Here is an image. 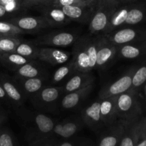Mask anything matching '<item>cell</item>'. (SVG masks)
I'll return each mask as SVG.
<instances>
[{
  "instance_id": "6da1fadb",
  "label": "cell",
  "mask_w": 146,
  "mask_h": 146,
  "mask_svg": "<svg viewBox=\"0 0 146 146\" xmlns=\"http://www.w3.org/2000/svg\"><path fill=\"white\" fill-rule=\"evenodd\" d=\"M119 0H96L95 11L89 21V30L94 35L104 34L113 14L121 7Z\"/></svg>"
},
{
  "instance_id": "7a4b0ae2",
  "label": "cell",
  "mask_w": 146,
  "mask_h": 146,
  "mask_svg": "<svg viewBox=\"0 0 146 146\" xmlns=\"http://www.w3.org/2000/svg\"><path fill=\"white\" fill-rule=\"evenodd\" d=\"M116 111L118 119L133 122L141 118L142 107L138 98V94L128 91L116 96Z\"/></svg>"
},
{
  "instance_id": "3957f363",
  "label": "cell",
  "mask_w": 146,
  "mask_h": 146,
  "mask_svg": "<svg viewBox=\"0 0 146 146\" xmlns=\"http://www.w3.org/2000/svg\"><path fill=\"white\" fill-rule=\"evenodd\" d=\"M105 36L116 46L146 40V27H125L115 30Z\"/></svg>"
},
{
  "instance_id": "277c9868",
  "label": "cell",
  "mask_w": 146,
  "mask_h": 146,
  "mask_svg": "<svg viewBox=\"0 0 146 146\" xmlns=\"http://www.w3.org/2000/svg\"><path fill=\"white\" fill-rule=\"evenodd\" d=\"M137 67L130 68L125 74L113 82L107 84L100 91L99 99H105L113 96H118L129 91L132 84V78Z\"/></svg>"
},
{
  "instance_id": "5b68a950",
  "label": "cell",
  "mask_w": 146,
  "mask_h": 146,
  "mask_svg": "<svg viewBox=\"0 0 146 146\" xmlns=\"http://www.w3.org/2000/svg\"><path fill=\"white\" fill-rule=\"evenodd\" d=\"M117 46L103 34L98 35L96 55V68H104L117 56Z\"/></svg>"
},
{
  "instance_id": "8992f818",
  "label": "cell",
  "mask_w": 146,
  "mask_h": 146,
  "mask_svg": "<svg viewBox=\"0 0 146 146\" xmlns=\"http://www.w3.org/2000/svg\"><path fill=\"white\" fill-rule=\"evenodd\" d=\"M76 40V36L73 33L61 31L48 34L38 37L34 43L38 45L48 46L66 47L74 44Z\"/></svg>"
},
{
  "instance_id": "52a82bcc",
  "label": "cell",
  "mask_w": 146,
  "mask_h": 146,
  "mask_svg": "<svg viewBox=\"0 0 146 146\" xmlns=\"http://www.w3.org/2000/svg\"><path fill=\"white\" fill-rule=\"evenodd\" d=\"M74 44L72 61L76 73L91 72L89 58L86 51V36L79 38Z\"/></svg>"
},
{
  "instance_id": "ba28073f",
  "label": "cell",
  "mask_w": 146,
  "mask_h": 146,
  "mask_svg": "<svg viewBox=\"0 0 146 146\" xmlns=\"http://www.w3.org/2000/svg\"><path fill=\"white\" fill-rule=\"evenodd\" d=\"M9 22L14 24L25 33L38 31L49 27V25L43 17H14L9 20Z\"/></svg>"
},
{
  "instance_id": "9c48e42d",
  "label": "cell",
  "mask_w": 146,
  "mask_h": 146,
  "mask_svg": "<svg viewBox=\"0 0 146 146\" xmlns=\"http://www.w3.org/2000/svg\"><path fill=\"white\" fill-rule=\"evenodd\" d=\"M117 56L125 59L143 60L146 58V40L117 46Z\"/></svg>"
},
{
  "instance_id": "30bf717a",
  "label": "cell",
  "mask_w": 146,
  "mask_h": 146,
  "mask_svg": "<svg viewBox=\"0 0 146 146\" xmlns=\"http://www.w3.org/2000/svg\"><path fill=\"white\" fill-rule=\"evenodd\" d=\"M70 56L71 54L69 52L59 48L43 47L39 48L38 58L44 62L56 66L66 63L69 59Z\"/></svg>"
},
{
  "instance_id": "8fae6325",
  "label": "cell",
  "mask_w": 146,
  "mask_h": 146,
  "mask_svg": "<svg viewBox=\"0 0 146 146\" xmlns=\"http://www.w3.org/2000/svg\"><path fill=\"white\" fill-rule=\"evenodd\" d=\"M108 127L107 133L100 140L98 146H119L125 128L124 121L118 119Z\"/></svg>"
},
{
  "instance_id": "7c38bea8",
  "label": "cell",
  "mask_w": 146,
  "mask_h": 146,
  "mask_svg": "<svg viewBox=\"0 0 146 146\" xmlns=\"http://www.w3.org/2000/svg\"><path fill=\"white\" fill-rule=\"evenodd\" d=\"M94 7H85V6H64L60 8L62 9L65 15L71 21L78 22H89L91 17L95 11Z\"/></svg>"
},
{
  "instance_id": "4fadbf2b",
  "label": "cell",
  "mask_w": 146,
  "mask_h": 146,
  "mask_svg": "<svg viewBox=\"0 0 146 146\" xmlns=\"http://www.w3.org/2000/svg\"><path fill=\"white\" fill-rule=\"evenodd\" d=\"M94 76L91 72H77L73 74L63 88L66 94L73 92L77 90L94 84Z\"/></svg>"
},
{
  "instance_id": "5bb4252c",
  "label": "cell",
  "mask_w": 146,
  "mask_h": 146,
  "mask_svg": "<svg viewBox=\"0 0 146 146\" xmlns=\"http://www.w3.org/2000/svg\"><path fill=\"white\" fill-rule=\"evenodd\" d=\"M101 100V99H100ZM116 96L101 100V116L103 124L109 126L118 120L116 111Z\"/></svg>"
},
{
  "instance_id": "9a60e30c",
  "label": "cell",
  "mask_w": 146,
  "mask_h": 146,
  "mask_svg": "<svg viewBox=\"0 0 146 146\" xmlns=\"http://www.w3.org/2000/svg\"><path fill=\"white\" fill-rule=\"evenodd\" d=\"M43 17L49 27H61L69 24L71 19L68 18L60 7H47L43 9Z\"/></svg>"
},
{
  "instance_id": "2e32d148",
  "label": "cell",
  "mask_w": 146,
  "mask_h": 146,
  "mask_svg": "<svg viewBox=\"0 0 146 146\" xmlns=\"http://www.w3.org/2000/svg\"><path fill=\"white\" fill-rule=\"evenodd\" d=\"M100 108H101V100L99 99V101L92 103L83 111V120L84 123L90 128L95 129L103 124Z\"/></svg>"
},
{
  "instance_id": "e0dca14e",
  "label": "cell",
  "mask_w": 146,
  "mask_h": 146,
  "mask_svg": "<svg viewBox=\"0 0 146 146\" xmlns=\"http://www.w3.org/2000/svg\"><path fill=\"white\" fill-rule=\"evenodd\" d=\"M93 87L94 84H91L81 89L66 94L61 100V106L63 108L65 109H72L75 108L84 98L88 96L92 91Z\"/></svg>"
},
{
  "instance_id": "ac0fdd59",
  "label": "cell",
  "mask_w": 146,
  "mask_h": 146,
  "mask_svg": "<svg viewBox=\"0 0 146 146\" xmlns=\"http://www.w3.org/2000/svg\"><path fill=\"white\" fill-rule=\"evenodd\" d=\"M139 121L125 123L123 135L119 146H136L139 134Z\"/></svg>"
},
{
  "instance_id": "d6986e66",
  "label": "cell",
  "mask_w": 146,
  "mask_h": 146,
  "mask_svg": "<svg viewBox=\"0 0 146 146\" xmlns=\"http://www.w3.org/2000/svg\"><path fill=\"white\" fill-rule=\"evenodd\" d=\"M131 7V5L121 6L111 17L108 28L103 35L108 34L115 30L123 27L124 23L126 20L128 11H129Z\"/></svg>"
},
{
  "instance_id": "ffe728a7",
  "label": "cell",
  "mask_w": 146,
  "mask_h": 146,
  "mask_svg": "<svg viewBox=\"0 0 146 146\" xmlns=\"http://www.w3.org/2000/svg\"><path fill=\"white\" fill-rule=\"evenodd\" d=\"M146 21V7L131 5L123 27L135 26Z\"/></svg>"
},
{
  "instance_id": "44dd1931",
  "label": "cell",
  "mask_w": 146,
  "mask_h": 146,
  "mask_svg": "<svg viewBox=\"0 0 146 146\" xmlns=\"http://www.w3.org/2000/svg\"><path fill=\"white\" fill-rule=\"evenodd\" d=\"M146 82V58L143 60L141 66L137 67L132 78V84L129 91L138 94Z\"/></svg>"
},
{
  "instance_id": "7402d4cb",
  "label": "cell",
  "mask_w": 146,
  "mask_h": 146,
  "mask_svg": "<svg viewBox=\"0 0 146 146\" xmlns=\"http://www.w3.org/2000/svg\"><path fill=\"white\" fill-rule=\"evenodd\" d=\"M0 61L9 68L17 69L21 66L32 61L33 60L25 58L16 52L0 54Z\"/></svg>"
},
{
  "instance_id": "603a6c76",
  "label": "cell",
  "mask_w": 146,
  "mask_h": 146,
  "mask_svg": "<svg viewBox=\"0 0 146 146\" xmlns=\"http://www.w3.org/2000/svg\"><path fill=\"white\" fill-rule=\"evenodd\" d=\"M0 83L5 91L7 96L17 104H21L23 101V95L18 87L11 81L5 77L0 78Z\"/></svg>"
},
{
  "instance_id": "cb8c5ba5",
  "label": "cell",
  "mask_w": 146,
  "mask_h": 146,
  "mask_svg": "<svg viewBox=\"0 0 146 146\" xmlns=\"http://www.w3.org/2000/svg\"><path fill=\"white\" fill-rule=\"evenodd\" d=\"M63 91L60 87H46L38 91V97L43 104H49L58 100Z\"/></svg>"
},
{
  "instance_id": "d4e9b609",
  "label": "cell",
  "mask_w": 146,
  "mask_h": 146,
  "mask_svg": "<svg viewBox=\"0 0 146 146\" xmlns=\"http://www.w3.org/2000/svg\"><path fill=\"white\" fill-rule=\"evenodd\" d=\"M22 40L17 36L0 35V54L15 52L17 46Z\"/></svg>"
},
{
  "instance_id": "484cf974",
  "label": "cell",
  "mask_w": 146,
  "mask_h": 146,
  "mask_svg": "<svg viewBox=\"0 0 146 146\" xmlns=\"http://www.w3.org/2000/svg\"><path fill=\"white\" fill-rule=\"evenodd\" d=\"M39 48L36 46L31 42L21 41L15 50V52L25 58L33 60L38 58Z\"/></svg>"
},
{
  "instance_id": "4316f807",
  "label": "cell",
  "mask_w": 146,
  "mask_h": 146,
  "mask_svg": "<svg viewBox=\"0 0 146 146\" xmlns=\"http://www.w3.org/2000/svg\"><path fill=\"white\" fill-rule=\"evenodd\" d=\"M17 75L20 78L27 79V78L41 76V69L36 65L33 64L32 61H31L17 68Z\"/></svg>"
},
{
  "instance_id": "83f0119b",
  "label": "cell",
  "mask_w": 146,
  "mask_h": 146,
  "mask_svg": "<svg viewBox=\"0 0 146 146\" xmlns=\"http://www.w3.org/2000/svg\"><path fill=\"white\" fill-rule=\"evenodd\" d=\"M98 35L95 37H86V51L89 58V66L91 71L96 68V55L98 48Z\"/></svg>"
},
{
  "instance_id": "f1b7e54d",
  "label": "cell",
  "mask_w": 146,
  "mask_h": 146,
  "mask_svg": "<svg viewBox=\"0 0 146 146\" xmlns=\"http://www.w3.org/2000/svg\"><path fill=\"white\" fill-rule=\"evenodd\" d=\"M76 73L75 68H74V63L72 60L70 62L62 65L60 66L56 71L54 72L52 77V83L53 84H58L63 80L65 79L67 76H68L71 74H74Z\"/></svg>"
},
{
  "instance_id": "f546056e",
  "label": "cell",
  "mask_w": 146,
  "mask_h": 146,
  "mask_svg": "<svg viewBox=\"0 0 146 146\" xmlns=\"http://www.w3.org/2000/svg\"><path fill=\"white\" fill-rule=\"evenodd\" d=\"M23 80H24L22 84L23 88L24 91L28 94H36L42 88L44 85V79L41 76Z\"/></svg>"
},
{
  "instance_id": "4dcf8cb0",
  "label": "cell",
  "mask_w": 146,
  "mask_h": 146,
  "mask_svg": "<svg viewBox=\"0 0 146 146\" xmlns=\"http://www.w3.org/2000/svg\"><path fill=\"white\" fill-rule=\"evenodd\" d=\"M35 123L38 131L44 134L49 133L54 129L53 120L44 114H38L35 118Z\"/></svg>"
},
{
  "instance_id": "1f68e13d",
  "label": "cell",
  "mask_w": 146,
  "mask_h": 146,
  "mask_svg": "<svg viewBox=\"0 0 146 146\" xmlns=\"http://www.w3.org/2000/svg\"><path fill=\"white\" fill-rule=\"evenodd\" d=\"M26 33L9 21H0V35L17 36Z\"/></svg>"
},
{
  "instance_id": "d6a6232c",
  "label": "cell",
  "mask_w": 146,
  "mask_h": 146,
  "mask_svg": "<svg viewBox=\"0 0 146 146\" xmlns=\"http://www.w3.org/2000/svg\"><path fill=\"white\" fill-rule=\"evenodd\" d=\"M96 4V0H57L54 7H61L64 6H85L94 7Z\"/></svg>"
},
{
  "instance_id": "836d02e7",
  "label": "cell",
  "mask_w": 146,
  "mask_h": 146,
  "mask_svg": "<svg viewBox=\"0 0 146 146\" xmlns=\"http://www.w3.org/2000/svg\"><path fill=\"white\" fill-rule=\"evenodd\" d=\"M78 131V125L74 122H66L62 123V130L60 136L63 138H70Z\"/></svg>"
},
{
  "instance_id": "e575fe53",
  "label": "cell",
  "mask_w": 146,
  "mask_h": 146,
  "mask_svg": "<svg viewBox=\"0 0 146 146\" xmlns=\"http://www.w3.org/2000/svg\"><path fill=\"white\" fill-rule=\"evenodd\" d=\"M0 4L4 6L8 13L18 11L24 6L21 0H0Z\"/></svg>"
},
{
  "instance_id": "d590c367",
  "label": "cell",
  "mask_w": 146,
  "mask_h": 146,
  "mask_svg": "<svg viewBox=\"0 0 146 146\" xmlns=\"http://www.w3.org/2000/svg\"><path fill=\"white\" fill-rule=\"evenodd\" d=\"M136 146H146V116H142L139 121V134Z\"/></svg>"
},
{
  "instance_id": "8d00e7d4",
  "label": "cell",
  "mask_w": 146,
  "mask_h": 146,
  "mask_svg": "<svg viewBox=\"0 0 146 146\" xmlns=\"http://www.w3.org/2000/svg\"><path fill=\"white\" fill-rule=\"evenodd\" d=\"M0 146H14L12 138L7 131H0Z\"/></svg>"
},
{
  "instance_id": "74e56055",
  "label": "cell",
  "mask_w": 146,
  "mask_h": 146,
  "mask_svg": "<svg viewBox=\"0 0 146 146\" xmlns=\"http://www.w3.org/2000/svg\"><path fill=\"white\" fill-rule=\"evenodd\" d=\"M24 6H34L41 4L40 0H21Z\"/></svg>"
},
{
  "instance_id": "f35d334b",
  "label": "cell",
  "mask_w": 146,
  "mask_h": 146,
  "mask_svg": "<svg viewBox=\"0 0 146 146\" xmlns=\"http://www.w3.org/2000/svg\"><path fill=\"white\" fill-rule=\"evenodd\" d=\"M41 4L47 6V7H54L57 0H40Z\"/></svg>"
},
{
  "instance_id": "ab89813d",
  "label": "cell",
  "mask_w": 146,
  "mask_h": 146,
  "mask_svg": "<svg viewBox=\"0 0 146 146\" xmlns=\"http://www.w3.org/2000/svg\"><path fill=\"white\" fill-rule=\"evenodd\" d=\"M61 130H62V123H58L56 125H54V129H53V132L60 136V134H61Z\"/></svg>"
},
{
  "instance_id": "60d3db41",
  "label": "cell",
  "mask_w": 146,
  "mask_h": 146,
  "mask_svg": "<svg viewBox=\"0 0 146 146\" xmlns=\"http://www.w3.org/2000/svg\"><path fill=\"white\" fill-rule=\"evenodd\" d=\"M8 14V11H7L6 8L4 7V6H3L2 4H0V18L5 17V16H7Z\"/></svg>"
},
{
  "instance_id": "b9f144b4",
  "label": "cell",
  "mask_w": 146,
  "mask_h": 146,
  "mask_svg": "<svg viewBox=\"0 0 146 146\" xmlns=\"http://www.w3.org/2000/svg\"><path fill=\"white\" fill-rule=\"evenodd\" d=\"M7 97V94H6L5 91H4V88H3L2 86H1V83H0V99H4Z\"/></svg>"
},
{
  "instance_id": "7bdbcfd3",
  "label": "cell",
  "mask_w": 146,
  "mask_h": 146,
  "mask_svg": "<svg viewBox=\"0 0 146 146\" xmlns=\"http://www.w3.org/2000/svg\"><path fill=\"white\" fill-rule=\"evenodd\" d=\"M135 1V0H119V1L121 3V4H123V3L132 2V1Z\"/></svg>"
},
{
  "instance_id": "ee69618b",
  "label": "cell",
  "mask_w": 146,
  "mask_h": 146,
  "mask_svg": "<svg viewBox=\"0 0 146 146\" xmlns=\"http://www.w3.org/2000/svg\"><path fill=\"white\" fill-rule=\"evenodd\" d=\"M59 146H73V145H72V144L70 143L65 142V143H61Z\"/></svg>"
},
{
  "instance_id": "f6af8a7d",
  "label": "cell",
  "mask_w": 146,
  "mask_h": 146,
  "mask_svg": "<svg viewBox=\"0 0 146 146\" xmlns=\"http://www.w3.org/2000/svg\"><path fill=\"white\" fill-rule=\"evenodd\" d=\"M143 88L144 94H145V96L146 98V82L145 83V84H144V86H143Z\"/></svg>"
}]
</instances>
